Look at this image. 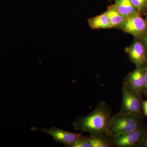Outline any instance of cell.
Returning a JSON list of instances; mask_svg holds the SVG:
<instances>
[{"label": "cell", "mask_w": 147, "mask_h": 147, "mask_svg": "<svg viewBox=\"0 0 147 147\" xmlns=\"http://www.w3.org/2000/svg\"><path fill=\"white\" fill-rule=\"evenodd\" d=\"M111 110L105 101L99 102L88 115L76 119L73 123L74 129L90 135L105 134L108 137Z\"/></svg>", "instance_id": "6da1fadb"}, {"label": "cell", "mask_w": 147, "mask_h": 147, "mask_svg": "<svg viewBox=\"0 0 147 147\" xmlns=\"http://www.w3.org/2000/svg\"><path fill=\"white\" fill-rule=\"evenodd\" d=\"M143 125L142 117L118 113L111 117L108 137L129 132Z\"/></svg>", "instance_id": "7a4b0ae2"}, {"label": "cell", "mask_w": 147, "mask_h": 147, "mask_svg": "<svg viewBox=\"0 0 147 147\" xmlns=\"http://www.w3.org/2000/svg\"><path fill=\"white\" fill-rule=\"evenodd\" d=\"M143 101L139 92L128 84L123 83L121 105L119 113L142 117Z\"/></svg>", "instance_id": "3957f363"}, {"label": "cell", "mask_w": 147, "mask_h": 147, "mask_svg": "<svg viewBox=\"0 0 147 147\" xmlns=\"http://www.w3.org/2000/svg\"><path fill=\"white\" fill-rule=\"evenodd\" d=\"M147 127L144 125L133 131L108 137L112 147H141L146 131Z\"/></svg>", "instance_id": "277c9868"}, {"label": "cell", "mask_w": 147, "mask_h": 147, "mask_svg": "<svg viewBox=\"0 0 147 147\" xmlns=\"http://www.w3.org/2000/svg\"><path fill=\"white\" fill-rule=\"evenodd\" d=\"M33 131H40L51 135L56 142L62 143L66 147H68L76 140L83 137L82 133H74L67 131L55 127L49 129H38L33 127L31 129Z\"/></svg>", "instance_id": "5b68a950"}, {"label": "cell", "mask_w": 147, "mask_h": 147, "mask_svg": "<svg viewBox=\"0 0 147 147\" xmlns=\"http://www.w3.org/2000/svg\"><path fill=\"white\" fill-rule=\"evenodd\" d=\"M125 32L135 36L142 35L147 30V24L139 14L126 18L123 26L121 27Z\"/></svg>", "instance_id": "8992f818"}, {"label": "cell", "mask_w": 147, "mask_h": 147, "mask_svg": "<svg viewBox=\"0 0 147 147\" xmlns=\"http://www.w3.org/2000/svg\"><path fill=\"white\" fill-rule=\"evenodd\" d=\"M144 65L137 66L134 71L129 74L123 83L131 86L141 95L145 93Z\"/></svg>", "instance_id": "52a82bcc"}, {"label": "cell", "mask_w": 147, "mask_h": 147, "mask_svg": "<svg viewBox=\"0 0 147 147\" xmlns=\"http://www.w3.org/2000/svg\"><path fill=\"white\" fill-rule=\"evenodd\" d=\"M131 63L136 66L144 65L147 63L146 53L143 44L139 41H134L125 50Z\"/></svg>", "instance_id": "ba28073f"}, {"label": "cell", "mask_w": 147, "mask_h": 147, "mask_svg": "<svg viewBox=\"0 0 147 147\" xmlns=\"http://www.w3.org/2000/svg\"><path fill=\"white\" fill-rule=\"evenodd\" d=\"M114 5L119 13L126 18L139 14L130 0H115Z\"/></svg>", "instance_id": "9c48e42d"}, {"label": "cell", "mask_w": 147, "mask_h": 147, "mask_svg": "<svg viewBox=\"0 0 147 147\" xmlns=\"http://www.w3.org/2000/svg\"><path fill=\"white\" fill-rule=\"evenodd\" d=\"M105 13L108 16L112 28H121L126 18L119 13L114 5L109 6Z\"/></svg>", "instance_id": "30bf717a"}, {"label": "cell", "mask_w": 147, "mask_h": 147, "mask_svg": "<svg viewBox=\"0 0 147 147\" xmlns=\"http://www.w3.org/2000/svg\"><path fill=\"white\" fill-rule=\"evenodd\" d=\"M90 27L92 29H109L112 28L106 13L90 18L88 20Z\"/></svg>", "instance_id": "8fae6325"}, {"label": "cell", "mask_w": 147, "mask_h": 147, "mask_svg": "<svg viewBox=\"0 0 147 147\" xmlns=\"http://www.w3.org/2000/svg\"><path fill=\"white\" fill-rule=\"evenodd\" d=\"M89 142L91 147H111L109 137L105 134L90 135L89 137H85Z\"/></svg>", "instance_id": "7c38bea8"}, {"label": "cell", "mask_w": 147, "mask_h": 147, "mask_svg": "<svg viewBox=\"0 0 147 147\" xmlns=\"http://www.w3.org/2000/svg\"><path fill=\"white\" fill-rule=\"evenodd\" d=\"M68 147H91V146L85 137H83L76 140Z\"/></svg>", "instance_id": "4fadbf2b"}, {"label": "cell", "mask_w": 147, "mask_h": 147, "mask_svg": "<svg viewBox=\"0 0 147 147\" xmlns=\"http://www.w3.org/2000/svg\"><path fill=\"white\" fill-rule=\"evenodd\" d=\"M132 5L138 11L142 10L144 6L146 0H130Z\"/></svg>", "instance_id": "5bb4252c"}, {"label": "cell", "mask_w": 147, "mask_h": 147, "mask_svg": "<svg viewBox=\"0 0 147 147\" xmlns=\"http://www.w3.org/2000/svg\"><path fill=\"white\" fill-rule=\"evenodd\" d=\"M144 94L147 96V64L144 65Z\"/></svg>", "instance_id": "9a60e30c"}, {"label": "cell", "mask_w": 147, "mask_h": 147, "mask_svg": "<svg viewBox=\"0 0 147 147\" xmlns=\"http://www.w3.org/2000/svg\"><path fill=\"white\" fill-rule=\"evenodd\" d=\"M141 147H147V129L142 141Z\"/></svg>", "instance_id": "2e32d148"}, {"label": "cell", "mask_w": 147, "mask_h": 147, "mask_svg": "<svg viewBox=\"0 0 147 147\" xmlns=\"http://www.w3.org/2000/svg\"><path fill=\"white\" fill-rule=\"evenodd\" d=\"M143 112L145 115L147 117V100L143 101Z\"/></svg>", "instance_id": "e0dca14e"}, {"label": "cell", "mask_w": 147, "mask_h": 147, "mask_svg": "<svg viewBox=\"0 0 147 147\" xmlns=\"http://www.w3.org/2000/svg\"><path fill=\"white\" fill-rule=\"evenodd\" d=\"M143 40H144V42L146 46L147 47V36L144 37V38H143Z\"/></svg>", "instance_id": "ac0fdd59"}, {"label": "cell", "mask_w": 147, "mask_h": 147, "mask_svg": "<svg viewBox=\"0 0 147 147\" xmlns=\"http://www.w3.org/2000/svg\"><path fill=\"white\" fill-rule=\"evenodd\" d=\"M146 22L147 24V20L146 21Z\"/></svg>", "instance_id": "d6986e66"}, {"label": "cell", "mask_w": 147, "mask_h": 147, "mask_svg": "<svg viewBox=\"0 0 147 147\" xmlns=\"http://www.w3.org/2000/svg\"><path fill=\"white\" fill-rule=\"evenodd\" d=\"M0 46H1V45H0Z\"/></svg>", "instance_id": "ffe728a7"}]
</instances>
